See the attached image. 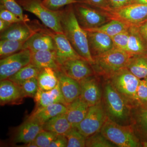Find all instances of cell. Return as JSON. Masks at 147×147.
Segmentation results:
<instances>
[{"instance_id": "obj_29", "label": "cell", "mask_w": 147, "mask_h": 147, "mask_svg": "<svg viewBox=\"0 0 147 147\" xmlns=\"http://www.w3.org/2000/svg\"><path fill=\"white\" fill-rule=\"evenodd\" d=\"M130 26L122 21L116 19H111L106 24L100 26L85 30L87 31L102 33L112 38L118 34L127 30Z\"/></svg>"}, {"instance_id": "obj_38", "label": "cell", "mask_w": 147, "mask_h": 147, "mask_svg": "<svg viewBox=\"0 0 147 147\" xmlns=\"http://www.w3.org/2000/svg\"><path fill=\"white\" fill-rule=\"evenodd\" d=\"M77 3L75 0H42L46 7L54 11L61 10L63 7Z\"/></svg>"}, {"instance_id": "obj_49", "label": "cell", "mask_w": 147, "mask_h": 147, "mask_svg": "<svg viewBox=\"0 0 147 147\" xmlns=\"http://www.w3.org/2000/svg\"><path fill=\"white\" fill-rule=\"evenodd\" d=\"M16 1H17V0H16Z\"/></svg>"}, {"instance_id": "obj_25", "label": "cell", "mask_w": 147, "mask_h": 147, "mask_svg": "<svg viewBox=\"0 0 147 147\" xmlns=\"http://www.w3.org/2000/svg\"><path fill=\"white\" fill-rule=\"evenodd\" d=\"M66 111L65 105L62 103H56L34 110L30 116L42 125L48 120L60 114L66 113Z\"/></svg>"}, {"instance_id": "obj_42", "label": "cell", "mask_w": 147, "mask_h": 147, "mask_svg": "<svg viewBox=\"0 0 147 147\" xmlns=\"http://www.w3.org/2000/svg\"><path fill=\"white\" fill-rule=\"evenodd\" d=\"M137 96L140 103L147 101V84L144 80H140L137 92Z\"/></svg>"}, {"instance_id": "obj_40", "label": "cell", "mask_w": 147, "mask_h": 147, "mask_svg": "<svg viewBox=\"0 0 147 147\" xmlns=\"http://www.w3.org/2000/svg\"><path fill=\"white\" fill-rule=\"evenodd\" d=\"M108 10L106 11L117 10L134 3L133 0H107Z\"/></svg>"}, {"instance_id": "obj_30", "label": "cell", "mask_w": 147, "mask_h": 147, "mask_svg": "<svg viewBox=\"0 0 147 147\" xmlns=\"http://www.w3.org/2000/svg\"><path fill=\"white\" fill-rule=\"evenodd\" d=\"M40 70V69L30 63L8 79L21 86L24 82L29 79L37 78Z\"/></svg>"}, {"instance_id": "obj_6", "label": "cell", "mask_w": 147, "mask_h": 147, "mask_svg": "<svg viewBox=\"0 0 147 147\" xmlns=\"http://www.w3.org/2000/svg\"><path fill=\"white\" fill-rule=\"evenodd\" d=\"M23 9L33 13L42 22L43 25L56 33L63 32L61 26V10L49 9L42 3V0H17Z\"/></svg>"}, {"instance_id": "obj_39", "label": "cell", "mask_w": 147, "mask_h": 147, "mask_svg": "<svg viewBox=\"0 0 147 147\" xmlns=\"http://www.w3.org/2000/svg\"><path fill=\"white\" fill-rule=\"evenodd\" d=\"M0 19H2L11 24H15L24 21L20 17L7 10L2 5H0Z\"/></svg>"}, {"instance_id": "obj_14", "label": "cell", "mask_w": 147, "mask_h": 147, "mask_svg": "<svg viewBox=\"0 0 147 147\" xmlns=\"http://www.w3.org/2000/svg\"><path fill=\"white\" fill-rule=\"evenodd\" d=\"M53 31L46 27L37 32L25 41L24 49L31 52L45 50H55V40L52 36Z\"/></svg>"}, {"instance_id": "obj_20", "label": "cell", "mask_w": 147, "mask_h": 147, "mask_svg": "<svg viewBox=\"0 0 147 147\" xmlns=\"http://www.w3.org/2000/svg\"><path fill=\"white\" fill-rule=\"evenodd\" d=\"M59 86L67 105L81 95V87L79 82L67 76L61 71H56Z\"/></svg>"}, {"instance_id": "obj_12", "label": "cell", "mask_w": 147, "mask_h": 147, "mask_svg": "<svg viewBox=\"0 0 147 147\" xmlns=\"http://www.w3.org/2000/svg\"><path fill=\"white\" fill-rule=\"evenodd\" d=\"M60 71L79 82L94 73L91 65L82 58L64 62L60 65Z\"/></svg>"}, {"instance_id": "obj_47", "label": "cell", "mask_w": 147, "mask_h": 147, "mask_svg": "<svg viewBox=\"0 0 147 147\" xmlns=\"http://www.w3.org/2000/svg\"><path fill=\"white\" fill-rule=\"evenodd\" d=\"M141 144H142V146L147 147V141H142L141 142Z\"/></svg>"}, {"instance_id": "obj_37", "label": "cell", "mask_w": 147, "mask_h": 147, "mask_svg": "<svg viewBox=\"0 0 147 147\" xmlns=\"http://www.w3.org/2000/svg\"><path fill=\"white\" fill-rule=\"evenodd\" d=\"M129 36L128 29L112 37L115 47L127 52Z\"/></svg>"}, {"instance_id": "obj_19", "label": "cell", "mask_w": 147, "mask_h": 147, "mask_svg": "<svg viewBox=\"0 0 147 147\" xmlns=\"http://www.w3.org/2000/svg\"><path fill=\"white\" fill-rule=\"evenodd\" d=\"M90 52L93 58L115 47L112 38L97 32L87 31Z\"/></svg>"}, {"instance_id": "obj_41", "label": "cell", "mask_w": 147, "mask_h": 147, "mask_svg": "<svg viewBox=\"0 0 147 147\" xmlns=\"http://www.w3.org/2000/svg\"><path fill=\"white\" fill-rule=\"evenodd\" d=\"M78 3L85 4L102 11L108 10L107 0H75Z\"/></svg>"}, {"instance_id": "obj_13", "label": "cell", "mask_w": 147, "mask_h": 147, "mask_svg": "<svg viewBox=\"0 0 147 147\" xmlns=\"http://www.w3.org/2000/svg\"><path fill=\"white\" fill-rule=\"evenodd\" d=\"M42 129V125L30 116L15 129L12 137V143L24 144L31 143L34 141L37 135Z\"/></svg>"}, {"instance_id": "obj_31", "label": "cell", "mask_w": 147, "mask_h": 147, "mask_svg": "<svg viewBox=\"0 0 147 147\" xmlns=\"http://www.w3.org/2000/svg\"><path fill=\"white\" fill-rule=\"evenodd\" d=\"M25 41L10 40L0 41V57L3 59L24 50Z\"/></svg>"}, {"instance_id": "obj_7", "label": "cell", "mask_w": 147, "mask_h": 147, "mask_svg": "<svg viewBox=\"0 0 147 147\" xmlns=\"http://www.w3.org/2000/svg\"><path fill=\"white\" fill-rule=\"evenodd\" d=\"M73 8L79 25L84 30L97 28L110 20L102 11L85 4H74Z\"/></svg>"}, {"instance_id": "obj_1", "label": "cell", "mask_w": 147, "mask_h": 147, "mask_svg": "<svg viewBox=\"0 0 147 147\" xmlns=\"http://www.w3.org/2000/svg\"><path fill=\"white\" fill-rule=\"evenodd\" d=\"M73 4L66 6L61 9L60 21L63 32L76 53L92 65L94 61L90 52L87 32L79 25Z\"/></svg>"}, {"instance_id": "obj_43", "label": "cell", "mask_w": 147, "mask_h": 147, "mask_svg": "<svg viewBox=\"0 0 147 147\" xmlns=\"http://www.w3.org/2000/svg\"><path fill=\"white\" fill-rule=\"evenodd\" d=\"M67 146V139L65 135H58L50 144L49 147H66Z\"/></svg>"}, {"instance_id": "obj_45", "label": "cell", "mask_w": 147, "mask_h": 147, "mask_svg": "<svg viewBox=\"0 0 147 147\" xmlns=\"http://www.w3.org/2000/svg\"><path fill=\"white\" fill-rule=\"evenodd\" d=\"M13 24L0 19V32H3L7 30Z\"/></svg>"}, {"instance_id": "obj_15", "label": "cell", "mask_w": 147, "mask_h": 147, "mask_svg": "<svg viewBox=\"0 0 147 147\" xmlns=\"http://www.w3.org/2000/svg\"><path fill=\"white\" fill-rule=\"evenodd\" d=\"M25 97L21 87L9 79L0 82V104L6 105H19L23 103Z\"/></svg>"}, {"instance_id": "obj_28", "label": "cell", "mask_w": 147, "mask_h": 147, "mask_svg": "<svg viewBox=\"0 0 147 147\" xmlns=\"http://www.w3.org/2000/svg\"><path fill=\"white\" fill-rule=\"evenodd\" d=\"M37 79L38 89L43 91L52 90L59 83L56 71L50 67L41 69L37 77Z\"/></svg>"}, {"instance_id": "obj_34", "label": "cell", "mask_w": 147, "mask_h": 147, "mask_svg": "<svg viewBox=\"0 0 147 147\" xmlns=\"http://www.w3.org/2000/svg\"><path fill=\"white\" fill-rule=\"evenodd\" d=\"M0 2L1 5L7 10L11 11L24 21H30L27 15H24L23 8L16 0H0Z\"/></svg>"}, {"instance_id": "obj_8", "label": "cell", "mask_w": 147, "mask_h": 147, "mask_svg": "<svg viewBox=\"0 0 147 147\" xmlns=\"http://www.w3.org/2000/svg\"><path fill=\"white\" fill-rule=\"evenodd\" d=\"M102 11L110 20H119L129 26L139 27L147 20V5L133 3L117 10Z\"/></svg>"}, {"instance_id": "obj_4", "label": "cell", "mask_w": 147, "mask_h": 147, "mask_svg": "<svg viewBox=\"0 0 147 147\" xmlns=\"http://www.w3.org/2000/svg\"><path fill=\"white\" fill-rule=\"evenodd\" d=\"M109 77L112 86L131 108L140 104L137 92L141 79L133 75L126 67L116 71Z\"/></svg>"}, {"instance_id": "obj_46", "label": "cell", "mask_w": 147, "mask_h": 147, "mask_svg": "<svg viewBox=\"0 0 147 147\" xmlns=\"http://www.w3.org/2000/svg\"><path fill=\"white\" fill-rule=\"evenodd\" d=\"M134 3L147 5V0H133Z\"/></svg>"}, {"instance_id": "obj_44", "label": "cell", "mask_w": 147, "mask_h": 147, "mask_svg": "<svg viewBox=\"0 0 147 147\" xmlns=\"http://www.w3.org/2000/svg\"><path fill=\"white\" fill-rule=\"evenodd\" d=\"M138 28L140 33L147 42V20Z\"/></svg>"}, {"instance_id": "obj_35", "label": "cell", "mask_w": 147, "mask_h": 147, "mask_svg": "<svg viewBox=\"0 0 147 147\" xmlns=\"http://www.w3.org/2000/svg\"><path fill=\"white\" fill-rule=\"evenodd\" d=\"M58 135L53 132L42 129L37 135L33 142L37 147H49Z\"/></svg>"}, {"instance_id": "obj_5", "label": "cell", "mask_w": 147, "mask_h": 147, "mask_svg": "<svg viewBox=\"0 0 147 147\" xmlns=\"http://www.w3.org/2000/svg\"><path fill=\"white\" fill-rule=\"evenodd\" d=\"M132 56L125 51L114 47L103 54L94 57V63L92 66L94 71H100L109 76L126 67Z\"/></svg>"}, {"instance_id": "obj_24", "label": "cell", "mask_w": 147, "mask_h": 147, "mask_svg": "<svg viewBox=\"0 0 147 147\" xmlns=\"http://www.w3.org/2000/svg\"><path fill=\"white\" fill-rule=\"evenodd\" d=\"M31 63L40 69L50 67L55 71H60V66L56 59L55 50L32 52Z\"/></svg>"}, {"instance_id": "obj_32", "label": "cell", "mask_w": 147, "mask_h": 147, "mask_svg": "<svg viewBox=\"0 0 147 147\" xmlns=\"http://www.w3.org/2000/svg\"><path fill=\"white\" fill-rule=\"evenodd\" d=\"M67 139V147H86V138L76 127H72L65 134Z\"/></svg>"}, {"instance_id": "obj_18", "label": "cell", "mask_w": 147, "mask_h": 147, "mask_svg": "<svg viewBox=\"0 0 147 147\" xmlns=\"http://www.w3.org/2000/svg\"><path fill=\"white\" fill-rule=\"evenodd\" d=\"M79 83L81 87L80 96L89 107L101 102L102 93L97 79L94 75L83 79Z\"/></svg>"}, {"instance_id": "obj_16", "label": "cell", "mask_w": 147, "mask_h": 147, "mask_svg": "<svg viewBox=\"0 0 147 147\" xmlns=\"http://www.w3.org/2000/svg\"><path fill=\"white\" fill-rule=\"evenodd\" d=\"M52 36L56 46L55 50L56 59L59 66L65 61L82 58L74 50L63 33L53 31Z\"/></svg>"}, {"instance_id": "obj_36", "label": "cell", "mask_w": 147, "mask_h": 147, "mask_svg": "<svg viewBox=\"0 0 147 147\" xmlns=\"http://www.w3.org/2000/svg\"><path fill=\"white\" fill-rule=\"evenodd\" d=\"M25 97H34L38 90L37 78H32L24 82L21 86Z\"/></svg>"}, {"instance_id": "obj_22", "label": "cell", "mask_w": 147, "mask_h": 147, "mask_svg": "<svg viewBox=\"0 0 147 147\" xmlns=\"http://www.w3.org/2000/svg\"><path fill=\"white\" fill-rule=\"evenodd\" d=\"M89 106L81 98H77L67 105V118L72 127H75L86 115Z\"/></svg>"}, {"instance_id": "obj_23", "label": "cell", "mask_w": 147, "mask_h": 147, "mask_svg": "<svg viewBox=\"0 0 147 147\" xmlns=\"http://www.w3.org/2000/svg\"><path fill=\"white\" fill-rule=\"evenodd\" d=\"M127 52L132 56L147 55V42L141 34L138 27L130 26Z\"/></svg>"}, {"instance_id": "obj_17", "label": "cell", "mask_w": 147, "mask_h": 147, "mask_svg": "<svg viewBox=\"0 0 147 147\" xmlns=\"http://www.w3.org/2000/svg\"><path fill=\"white\" fill-rule=\"evenodd\" d=\"M130 122L139 139L147 141V101L131 108Z\"/></svg>"}, {"instance_id": "obj_10", "label": "cell", "mask_w": 147, "mask_h": 147, "mask_svg": "<svg viewBox=\"0 0 147 147\" xmlns=\"http://www.w3.org/2000/svg\"><path fill=\"white\" fill-rule=\"evenodd\" d=\"M31 61V52L28 49H24L1 59L0 80L8 79L25 66L30 63Z\"/></svg>"}, {"instance_id": "obj_48", "label": "cell", "mask_w": 147, "mask_h": 147, "mask_svg": "<svg viewBox=\"0 0 147 147\" xmlns=\"http://www.w3.org/2000/svg\"><path fill=\"white\" fill-rule=\"evenodd\" d=\"M144 81H145V82H146V83L147 84V78H145V79H144Z\"/></svg>"}, {"instance_id": "obj_3", "label": "cell", "mask_w": 147, "mask_h": 147, "mask_svg": "<svg viewBox=\"0 0 147 147\" xmlns=\"http://www.w3.org/2000/svg\"><path fill=\"white\" fill-rule=\"evenodd\" d=\"M100 132L108 140L117 146H142L131 125H123L114 121L107 116Z\"/></svg>"}, {"instance_id": "obj_11", "label": "cell", "mask_w": 147, "mask_h": 147, "mask_svg": "<svg viewBox=\"0 0 147 147\" xmlns=\"http://www.w3.org/2000/svg\"><path fill=\"white\" fill-rule=\"evenodd\" d=\"M46 27L36 20L21 21L12 24L7 30L1 33L0 39L26 41L35 33Z\"/></svg>"}, {"instance_id": "obj_2", "label": "cell", "mask_w": 147, "mask_h": 147, "mask_svg": "<svg viewBox=\"0 0 147 147\" xmlns=\"http://www.w3.org/2000/svg\"><path fill=\"white\" fill-rule=\"evenodd\" d=\"M104 100L106 115L112 120L123 125L130 121L131 107L110 82L105 84Z\"/></svg>"}, {"instance_id": "obj_9", "label": "cell", "mask_w": 147, "mask_h": 147, "mask_svg": "<svg viewBox=\"0 0 147 147\" xmlns=\"http://www.w3.org/2000/svg\"><path fill=\"white\" fill-rule=\"evenodd\" d=\"M101 102L90 106L86 115L75 127L86 138L100 131L107 118Z\"/></svg>"}, {"instance_id": "obj_33", "label": "cell", "mask_w": 147, "mask_h": 147, "mask_svg": "<svg viewBox=\"0 0 147 147\" xmlns=\"http://www.w3.org/2000/svg\"><path fill=\"white\" fill-rule=\"evenodd\" d=\"M114 144L110 142L100 131L86 138V147H113Z\"/></svg>"}, {"instance_id": "obj_27", "label": "cell", "mask_w": 147, "mask_h": 147, "mask_svg": "<svg viewBox=\"0 0 147 147\" xmlns=\"http://www.w3.org/2000/svg\"><path fill=\"white\" fill-rule=\"evenodd\" d=\"M125 67L139 79L147 78V55L132 56Z\"/></svg>"}, {"instance_id": "obj_26", "label": "cell", "mask_w": 147, "mask_h": 147, "mask_svg": "<svg viewBox=\"0 0 147 147\" xmlns=\"http://www.w3.org/2000/svg\"><path fill=\"white\" fill-rule=\"evenodd\" d=\"M66 113L60 114L48 120L42 125V129L57 135H65L72 127Z\"/></svg>"}, {"instance_id": "obj_21", "label": "cell", "mask_w": 147, "mask_h": 147, "mask_svg": "<svg viewBox=\"0 0 147 147\" xmlns=\"http://www.w3.org/2000/svg\"><path fill=\"white\" fill-rule=\"evenodd\" d=\"M34 98L36 104L34 110L56 103H62L67 106L59 83L54 89L50 90L43 91L38 89Z\"/></svg>"}]
</instances>
